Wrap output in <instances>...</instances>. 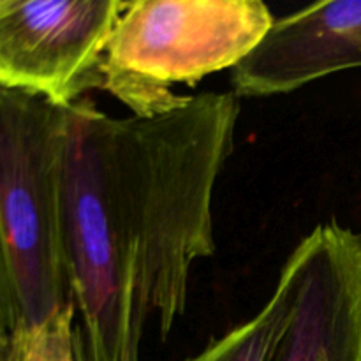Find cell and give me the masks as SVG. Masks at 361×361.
<instances>
[{"label":"cell","mask_w":361,"mask_h":361,"mask_svg":"<svg viewBox=\"0 0 361 361\" xmlns=\"http://www.w3.org/2000/svg\"><path fill=\"white\" fill-rule=\"evenodd\" d=\"M71 106L0 87V334L42 326L73 303L63 159Z\"/></svg>","instance_id":"cell-2"},{"label":"cell","mask_w":361,"mask_h":361,"mask_svg":"<svg viewBox=\"0 0 361 361\" xmlns=\"http://www.w3.org/2000/svg\"><path fill=\"white\" fill-rule=\"evenodd\" d=\"M74 305L46 321L42 326L16 337V361H78L74 337Z\"/></svg>","instance_id":"cell-8"},{"label":"cell","mask_w":361,"mask_h":361,"mask_svg":"<svg viewBox=\"0 0 361 361\" xmlns=\"http://www.w3.org/2000/svg\"><path fill=\"white\" fill-rule=\"evenodd\" d=\"M238 118L235 90L155 116L71 106L62 200L78 361H140L145 334L166 341L183 317L194 267L217 249L214 196Z\"/></svg>","instance_id":"cell-1"},{"label":"cell","mask_w":361,"mask_h":361,"mask_svg":"<svg viewBox=\"0 0 361 361\" xmlns=\"http://www.w3.org/2000/svg\"><path fill=\"white\" fill-rule=\"evenodd\" d=\"M289 257L296 302L275 361H361V233L319 224Z\"/></svg>","instance_id":"cell-5"},{"label":"cell","mask_w":361,"mask_h":361,"mask_svg":"<svg viewBox=\"0 0 361 361\" xmlns=\"http://www.w3.org/2000/svg\"><path fill=\"white\" fill-rule=\"evenodd\" d=\"M123 0H0V87L69 108L101 88Z\"/></svg>","instance_id":"cell-4"},{"label":"cell","mask_w":361,"mask_h":361,"mask_svg":"<svg viewBox=\"0 0 361 361\" xmlns=\"http://www.w3.org/2000/svg\"><path fill=\"white\" fill-rule=\"evenodd\" d=\"M259 0H136L116 20L101 62V88L130 109L155 116L187 95L173 85L200 83L235 69L274 25Z\"/></svg>","instance_id":"cell-3"},{"label":"cell","mask_w":361,"mask_h":361,"mask_svg":"<svg viewBox=\"0 0 361 361\" xmlns=\"http://www.w3.org/2000/svg\"><path fill=\"white\" fill-rule=\"evenodd\" d=\"M296 302V268L291 257L259 312L185 361H275Z\"/></svg>","instance_id":"cell-7"},{"label":"cell","mask_w":361,"mask_h":361,"mask_svg":"<svg viewBox=\"0 0 361 361\" xmlns=\"http://www.w3.org/2000/svg\"><path fill=\"white\" fill-rule=\"evenodd\" d=\"M0 361H16V338L0 334Z\"/></svg>","instance_id":"cell-9"},{"label":"cell","mask_w":361,"mask_h":361,"mask_svg":"<svg viewBox=\"0 0 361 361\" xmlns=\"http://www.w3.org/2000/svg\"><path fill=\"white\" fill-rule=\"evenodd\" d=\"M351 69H361V0H330L275 20L231 80L238 97H267Z\"/></svg>","instance_id":"cell-6"}]
</instances>
